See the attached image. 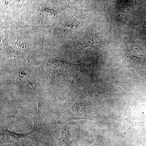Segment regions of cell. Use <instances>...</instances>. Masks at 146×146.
Wrapping results in <instances>:
<instances>
[{"label": "cell", "instance_id": "obj_1", "mask_svg": "<svg viewBox=\"0 0 146 146\" xmlns=\"http://www.w3.org/2000/svg\"><path fill=\"white\" fill-rule=\"evenodd\" d=\"M63 9H61V10H55L54 9L45 8L42 9L41 11H42V13L45 16H48V17H52L56 16L58 13H59L61 11L63 10Z\"/></svg>", "mask_w": 146, "mask_h": 146}, {"label": "cell", "instance_id": "obj_2", "mask_svg": "<svg viewBox=\"0 0 146 146\" xmlns=\"http://www.w3.org/2000/svg\"><path fill=\"white\" fill-rule=\"evenodd\" d=\"M18 74H19V78L20 81L23 84H25L27 81V75L23 70H18Z\"/></svg>", "mask_w": 146, "mask_h": 146}, {"label": "cell", "instance_id": "obj_3", "mask_svg": "<svg viewBox=\"0 0 146 146\" xmlns=\"http://www.w3.org/2000/svg\"><path fill=\"white\" fill-rule=\"evenodd\" d=\"M6 2L11 4L15 5V4L20 3L23 0H5Z\"/></svg>", "mask_w": 146, "mask_h": 146}]
</instances>
